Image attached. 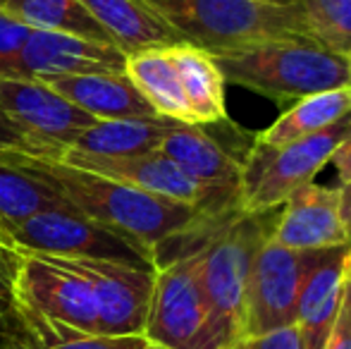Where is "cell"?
Wrapping results in <instances>:
<instances>
[{
	"mask_svg": "<svg viewBox=\"0 0 351 349\" xmlns=\"http://www.w3.org/2000/svg\"><path fill=\"white\" fill-rule=\"evenodd\" d=\"M0 160L60 194L77 213L125 234L151 256L160 244L191 230L201 218L215 210L162 199L139 186L22 151H0Z\"/></svg>",
	"mask_w": 351,
	"mask_h": 349,
	"instance_id": "6da1fadb",
	"label": "cell"
},
{
	"mask_svg": "<svg viewBox=\"0 0 351 349\" xmlns=\"http://www.w3.org/2000/svg\"><path fill=\"white\" fill-rule=\"evenodd\" d=\"M280 210L241 213L239 206L215 213L199 230V273L217 326L230 347L244 335L246 289L258 249L270 239Z\"/></svg>",
	"mask_w": 351,
	"mask_h": 349,
	"instance_id": "7a4b0ae2",
	"label": "cell"
},
{
	"mask_svg": "<svg viewBox=\"0 0 351 349\" xmlns=\"http://www.w3.org/2000/svg\"><path fill=\"white\" fill-rule=\"evenodd\" d=\"M225 82L275 101H299L311 93L351 84V65L344 56L313 41L270 38L215 53Z\"/></svg>",
	"mask_w": 351,
	"mask_h": 349,
	"instance_id": "3957f363",
	"label": "cell"
},
{
	"mask_svg": "<svg viewBox=\"0 0 351 349\" xmlns=\"http://www.w3.org/2000/svg\"><path fill=\"white\" fill-rule=\"evenodd\" d=\"M184 43L210 56L270 38L313 41L296 5L265 0H143ZM315 43V41H313Z\"/></svg>",
	"mask_w": 351,
	"mask_h": 349,
	"instance_id": "277c9868",
	"label": "cell"
},
{
	"mask_svg": "<svg viewBox=\"0 0 351 349\" xmlns=\"http://www.w3.org/2000/svg\"><path fill=\"white\" fill-rule=\"evenodd\" d=\"M347 136H351V115L330 130L296 139L280 149L254 141L241 158V213H265L285 206L296 189L313 182V177L330 163L337 146Z\"/></svg>",
	"mask_w": 351,
	"mask_h": 349,
	"instance_id": "5b68a950",
	"label": "cell"
},
{
	"mask_svg": "<svg viewBox=\"0 0 351 349\" xmlns=\"http://www.w3.org/2000/svg\"><path fill=\"white\" fill-rule=\"evenodd\" d=\"M143 337L165 349H230L201 285L196 254L156 268Z\"/></svg>",
	"mask_w": 351,
	"mask_h": 349,
	"instance_id": "8992f818",
	"label": "cell"
},
{
	"mask_svg": "<svg viewBox=\"0 0 351 349\" xmlns=\"http://www.w3.org/2000/svg\"><path fill=\"white\" fill-rule=\"evenodd\" d=\"M5 239L22 254L130 263L153 268V256L125 234L77 213L72 206L41 210L5 230ZM156 270V268H153Z\"/></svg>",
	"mask_w": 351,
	"mask_h": 349,
	"instance_id": "52a82bcc",
	"label": "cell"
},
{
	"mask_svg": "<svg viewBox=\"0 0 351 349\" xmlns=\"http://www.w3.org/2000/svg\"><path fill=\"white\" fill-rule=\"evenodd\" d=\"M328 252V249H325ZM325 252H299L275 244L273 239L258 249L251 265L246 289L244 335H263L296 323L299 294L308 273Z\"/></svg>",
	"mask_w": 351,
	"mask_h": 349,
	"instance_id": "ba28073f",
	"label": "cell"
},
{
	"mask_svg": "<svg viewBox=\"0 0 351 349\" xmlns=\"http://www.w3.org/2000/svg\"><path fill=\"white\" fill-rule=\"evenodd\" d=\"M0 110L27 136L32 154L56 160L67 146L96 125V117L84 112L41 80L8 77L0 80Z\"/></svg>",
	"mask_w": 351,
	"mask_h": 349,
	"instance_id": "9c48e42d",
	"label": "cell"
},
{
	"mask_svg": "<svg viewBox=\"0 0 351 349\" xmlns=\"http://www.w3.org/2000/svg\"><path fill=\"white\" fill-rule=\"evenodd\" d=\"M12 304L36 316L98 335V306L91 285L58 256L22 254Z\"/></svg>",
	"mask_w": 351,
	"mask_h": 349,
	"instance_id": "30bf717a",
	"label": "cell"
},
{
	"mask_svg": "<svg viewBox=\"0 0 351 349\" xmlns=\"http://www.w3.org/2000/svg\"><path fill=\"white\" fill-rule=\"evenodd\" d=\"M56 160L79 170H88L110 180L125 182V184L139 186L143 191H151L162 199L180 201V204L199 206V208H232L239 206L237 199L222 196L217 191L204 186L189 177L177 163H172L160 151L143 156H96L84 151H62Z\"/></svg>",
	"mask_w": 351,
	"mask_h": 349,
	"instance_id": "8fae6325",
	"label": "cell"
},
{
	"mask_svg": "<svg viewBox=\"0 0 351 349\" xmlns=\"http://www.w3.org/2000/svg\"><path fill=\"white\" fill-rule=\"evenodd\" d=\"M62 263L91 285L98 306V335H143L156 270L96 258H62Z\"/></svg>",
	"mask_w": 351,
	"mask_h": 349,
	"instance_id": "7c38bea8",
	"label": "cell"
},
{
	"mask_svg": "<svg viewBox=\"0 0 351 349\" xmlns=\"http://www.w3.org/2000/svg\"><path fill=\"white\" fill-rule=\"evenodd\" d=\"M275 244L299 252L351 247L347 225L342 218V194L332 186L308 182L285 201L275 220Z\"/></svg>",
	"mask_w": 351,
	"mask_h": 349,
	"instance_id": "4fadbf2b",
	"label": "cell"
},
{
	"mask_svg": "<svg viewBox=\"0 0 351 349\" xmlns=\"http://www.w3.org/2000/svg\"><path fill=\"white\" fill-rule=\"evenodd\" d=\"M125 60L127 56L112 43L34 29L19 53V77L41 80V77L125 72Z\"/></svg>",
	"mask_w": 351,
	"mask_h": 349,
	"instance_id": "5bb4252c",
	"label": "cell"
},
{
	"mask_svg": "<svg viewBox=\"0 0 351 349\" xmlns=\"http://www.w3.org/2000/svg\"><path fill=\"white\" fill-rule=\"evenodd\" d=\"M158 151L204 186L239 201L241 158L204 132V127L177 125L167 132Z\"/></svg>",
	"mask_w": 351,
	"mask_h": 349,
	"instance_id": "9a60e30c",
	"label": "cell"
},
{
	"mask_svg": "<svg viewBox=\"0 0 351 349\" xmlns=\"http://www.w3.org/2000/svg\"><path fill=\"white\" fill-rule=\"evenodd\" d=\"M349 252L351 247L328 249L301 287L296 328L304 340V349H325L342 304Z\"/></svg>",
	"mask_w": 351,
	"mask_h": 349,
	"instance_id": "2e32d148",
	"label": "cell"
},
{
	"mask_svg": "<svg viewBox=\"0 0 351 349\" xmlns=\"http://www.w3.org/2000/svg\"><path fill=\"white\" fill-rule=\"evenodd\" d=\"M41 82L96 120H130V117L156 115L134 84L127 80L125 72L41 77Z\"/></svg>",
	"mask_w": 351,
	"mask_h": 349,
	"instance_id": "e0dca14e",
	"label": "cell"
},
{
	"mask_svg": "<svg viewBox=\"0 0 351 349\" xmlns=\"http://www.w3.org/2000/svg\"><path fill=\"white\" fill-rule=\"evenodd\" d=\"M125 56L184 43L143 0H79Z\"/></svg>",
	"mask_w": 351,
	"mask_h": 349,
	"instance_id": "ac0fdd59",
	"label": "cell"
},
{
	"mask_svg": "<svg viewBox=\"0 0 351 349\" xmlns=\"http://www.w3.org/2000/svg\"><path fill=\"white\" fill-rule=\"evenodd\" d=\"M3 318L12 328V335L5 342V349H141L148 342L143 335L112 337L84 333L65 323L24 311L14 304H10Z\"/></svg>",
	"mask_w": 351,
	"mask_h": 349,
	"instance_id": "d6986e66",
	"label": "cell"
},
{
	"mask_svg": "<svg viewBox=\"0 0 351 349\" xmlns=\"http://www.w3.org/2000/svg\"><path fill=\"white\" fill-rule=\"evenodd\" d=\"M125 75L158 117L194 125V115L182 91L180 75L172 65L170 46L130 53L125 60Z\"/></svg>",
	"mask_w": 351,
	"mask_h": 349,
	"instance_id": "ffe728a7",
	"label": "cell"
},
{
	"mask_svg": "<svg viewBox=\"0 0 351 349\" xmlns=\"http://www.w3.org/2000/svg\"><path fill=\"white\" fill-rule=\"evenodd\" d=\"M170 58L180 75V84L184 98L194 115V125H217L227 122L225 103V77L217 67L215 58L204 48L191 43L170 46Z\"/></svg>",
	"mask_w": 351,
	"mask_h": 349,
	"instance_id": "44dd1931",
	"label": "cell"
},
{
	"mask_svg": "<svg viewBox=\"0 0 351 349\" xmlns=\"http://www.w3.org/2000/svg\"><path fill=\"white\" fill-rule=\"evenodd\" d=\"M351 115V84L304 96L285 110L278 120L256 134V144L280 149L304 136L330 130Z\"/></svg>",
	"mask_w": 351,
	"mask_h": 349,
	"instance_id": "7402d4cb",
	"label": "cell"
},
{
	"mask_svg": "<svg viewBox=\"0 0 351 349\" xmlns=\"http://www.w3.org/2000/svg\"><path fill=\"white\" fill-rule=\"evenodd\" d=\"M182 122L167 117H130V120H96L67 149L96 156H143L160 149L167 132ZM65 149V151H67Z\"/></svg>",
	"mask_w": 351,
	"mask_h": 349,
	"instance_id": "603a6c76",
	"label": "cell"
},
{
	"mask_svg": "<svg viewBox=\"0 0 351 349\" xmlns=\"http://www.w3.org/2000/svg\"><path fill=\"white\" fill-rule=\"evenodd\" d=\"M0 12L38 32H62L112 43L79 0H0Z\"/></svg>",
	"mask_w": 351,
	"mask_h": 349,
	"instance_id": "cb8c5ba5",
	"label": "cell"
},
{
	"mask_svg": "<svg viewBox=\"0 0 351 349\" xmlns=\"http://www.w3.org/2000/svg\"><path fill=\"white\" fill-rule=\"evenodd\" d=\"M67 206L60 194L0 160V228L3 232L41 210Z\"/></svg>",
	"mask_w": 351,
	"mask_h": 349,
	"instance_id": "d4e9b609",
	"label": "cell"
},
{
	"mask_svg": "<svg viewBox=\"0 0 351 349\" xmlns=\"http://www.w3.org/2000/svg\"><path fill=\"white\" fill-rule=\"evenodd\" d=\"M308 34L318 46L349 58L351 0H299Z\"/></svg>",
	"mask_w": 351,
	"mask_h": 349,
	"instance_id": "484cf974",
	"label": "cell"
},
{
	"mask_svg": "<svg viewBox=\"0 0 351 349\" xmlns=\"http://www.w3.org/2000/svg\"><path fill=\"white\" fill-rule=\"evenodd\" d=\"M34 29L14 22L5 12H0V80L19 77V53Z\"/></svg>",
	"mask_w": 351,
	"mask_h": 349,
	"instance_id": "4316f807",
	"label": "cell"
},
{
	"mask_svg": "<svg viewBox=\"0 0 351 349\" xmlns=\"http://www.w3.org/2000/svg\"><path fill=\"white\" fill-rule=\"evenodd\" d=\"M230 349H304L299 328H280V330H270L263 335H246L237 340Z\"/></svg>",
	"mask_w": 351,
	"mask_h": 349,
	"instance_id": "83f0119b",
	"label": "cell"
},
{
	"mask_svg": "<svg viewBox=\"0 0 351 349\" xmlns=\"http://www.w3.org/2000/svg\"><path fill=\"white\" fill-rule=\"evenodd\" d=\"M325 349H351V252L347 261V278H344V294L339 304L337 318L325 342Z\"/></svg>",
	"mask_w": 351,
	"mask_h": 349,
	"instance_id": "f1b7e54d",
	"label": "cell"
},
{
	"mask_svg": "<svg viewBox=\"0 0 351 349\" xmlns=\"http://www.w3.org/2000/svg\"><path fill=\"white\" fill-rule=\"evenodd\" d=\"M19 263H22V254L8 244H0V299L10 304H12L14 278H17Z\"/></svg>",
	"mask_w": 351,
	"mask_h": 349,
	"instance_id": "f546056e",
	"label": "cell"
},
{
	"mask_svg": "<svg viewBox=\"0 0 351 349\" xmlns=\"http://www.w3.org/2000/svg\"><path fill=\"white\" fill-rule=\"evenodd\" d=\"M0 151H22V154H32V144L27 136L3 115L0 110Z\"/></svg>",
	"mask_w": 351,
	"mask_h": 349,
	"instance_id": "4dcf8cb0",
	"label": "cell"
},
{
	"mask_svg": "<svg viewBox=\"0 0 351 349\" xmlns=\"http://www.w3.org/2000/svg\"><path fill=\"white\" fill-rule=\"evenodd\" d=\"M330 163L337 168L342 184H351V136H347V139L337 146V151L332 154Z\"/></svg>",
	"mask_w": 351,
	"mask_h": 349,
	"instance_id": "1f68e13d",
	"label": "cell"
},
{
	"mask_svg": "<svg viewBox=\"0 0 351 349\" xmlns=\"http://www.w3.org/2000/svg\"><path fill=\"white\" fill-rule=\"evenodd\" d=\"M339 194H342V218H344V225H347L349 242H351V184L339 186Z\"/></svg>",
	"mask_w": 351,
	"mask_h": 349,
	"instance_id": "d6a6232c",
	"label": "cell"
},
{
	"mask_svg": "<svg viewBox=\"0 0 351 349\" xmlns=\"http://www.w3.org/2000/svg\"><path fill=\"white\" fill-rule=\"evenodd\" d=\"M265 3H275V5H296L299 0H265Z\"/></svg>",
	"mask_w": 351,
	"mask_h": 349,
	"instance_id": "836d02e7",
	"label": "cell"
},
{
	"mask_svg": "<svg viewBox=\"0 0 351 349\" xmlns=\"http://www.w3.org/2000/svg\"><path fill=\"white\" fill-rule=\"evenodd\" d=\"M10 309V302H5V299H0V313H5Z\"/></svg>",
	"mask_w": 351,
	"mask_h": 349,
	"instance_id": "e575fe53",
	"label": "cell"
},
{
	"mask_svg": "<svg viewBox=\"0 0 351 349\" xmlns=\"http://www.w3.org/2000/svg\"><path fill=\"white\" fill-rule=\"evenodd\" d=\"M141 349H165V347H160V345H153V342H146Z\"/></svg>",
	"mask_w": 351,
	"mask_h": 349,
	"instance_id": "d590c367",
	"label": "cell"
},
{
	"mask_svg": "<svg viewBox=\"0 0 351 349\" xmlns=\"http://www.w3.org/2000/svg\"><path fill=\"white\" fill-rule=\"evenodd\" d=\"M0 244H8V239H5V232H3V228H0ZM10 247V244H8Z\"/></svg>",
	"mask_w": 351,
	"mask_h": 349,
	"instance_id": "8d00e7d4",
	"label": "cell"
},
{
	"mask_svg": "<svg viewBox=\"0 0 351 349\" xmlns=\"http://www.w3.org/2000/svg\"><path fill=\"white\" fill-rule=\"evenodd\" d=\"M347 60H349V65H351V53H349V58H347Z\"/></svg>",
	"mask_w": 351,
	"mask_h": 349,
	"instance_id": "74e56055",
	"label": "cell"
}]
</instances>
